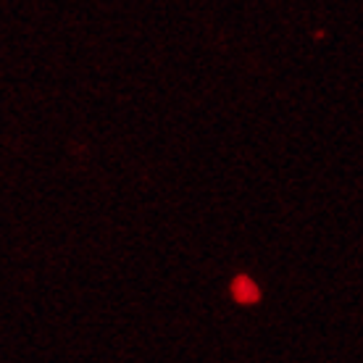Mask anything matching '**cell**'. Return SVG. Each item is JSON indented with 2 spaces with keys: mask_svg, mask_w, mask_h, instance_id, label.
I'll list each match as a JSON object with an SVG mask.
<instances>
[{
  "mask_svg": "<svg viewBox=\"0 0 363 363\" xmlns=\"http://www.w3.org/2000/svg\"><path fill=\"white\" fill-rule=\"evenodd\" d=\"M232 292H235V298L240 300V303H255V300L261 298L258 287H255L250 279H245V277L235 279V287H232Z\"/></svg>",
  "mask_w": 363,
  "mask_h": 363,
  "instance_id": "1",
  "label": "cell"
}]
</instances>
